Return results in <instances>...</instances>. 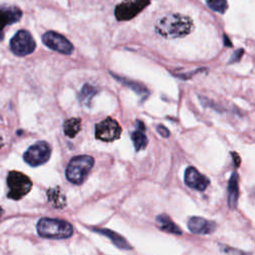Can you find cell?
Returning <instances> with one entry per match:
<instances>
[{"instance_id": "15", "label": "cell", "mask_w": 255, "mask_h": 255, "mask_svg": "<svg viewBox=\"0 0 255 255\" xmlns=\"http://www.w3.org/2000/svg\"><path fill=\"white\" fill-rule=\"evenodd\" d=\"M94 232L100 233L104 236H107L108 238L111 239V241L119 248L121 249H125V250H130L133 247L130 245V243L128 242L123 236H121L120 234L110 230V229H105V228H93Z\"/></svg>"}, {"instance_id": "5", "label": "cell", "mask_w": 255, "mask_h": 255, "mask_svg": "<svg viewBox=\"0 0 255 255\" xmlns=\"http://www.w3.org/2000/svg\"><path fill=\"white\" fill-rule=\"evenodd\" d=\"M151 3V0H124L115 8V16L119 21H129L140 14Z\"/></svg>"}, {"instance_id": "10", "label": "cell", "mask_w": 255, "mask_h": 255, "mask_svg": "<svg viewBox=\"0 0 255 255\" xmlns=\"http://www.w3.org/2000/svg\"><path fill=\"white\" fill-rule=\"evenodd\" d=\"M184 182L190 188L204 191L210 185L211 180L208 176L202 174L196 168L188 167L184 172Z\"/></svg>"}, {"instance_id": "18", "label": "cell", "mask_w": 255, "mask_h": 255, "mask_svg": "<svg viewBox=\"0 0 255 255\" xmlns=\"http://www.w3.org/2000/svg\"><path fill=\"white\" fill-rule=\"evenodd\" d=\"M47 197L49 203L55 208V209H63L66 206L65 197L61 194V190L59 187L56 188H50L47 191Z\"/></svg>"}, {"instance_id": "4", "label": "cell", "mask_w": 255, "mask_h": 255, "mask_svg": "<svg viewBox=\"0 0 255 255\" xmlns=\"http://www.w3.org/2000/svg\"><path fill=\"white\" fill-rule=\"evenodd\" d=\"M6 183L8 186L7 198L13 201H20L32 188V181L29 176L17 170L8 172Z\"/></svg>"}, {"instance_id": "9", "label": "cell", "mask_w": 255, "mask_h": 255, "mask_svg": "<svg viewBox=\"0 0 255 255\" xmlns=\"http://www.w3.org/2000/svg\"><path fill=\"white\" fill-rule=\"evenodd\" d=\"M42 41L49 49L64 55H70L74 51L73 44L65 37L55 31H48L42 36Z\"/></svg>"}, {"instance_id": "7", "label": "cell", "mask_w": 255, "mask_h": 255, "mask_svg": "<svg viewBox=\"0 0 255 255\" xmlns=\"http://www.w3.org/2000/svg\"><path fill=\"white\" fill-rule=\"evenodd\" d=\"M36 42L29 31L19 30L10 40V50L19 57L27 56L34 52Z\"/></svg>"}, {"instance_id": "2", "label": "cell", "mask_w": 255, "mask_h": 255, "mask_svg": "<svg viewBox=\"0 0 255 255\" xmlns=\"http://www.w3.org/2000/svg\"><path fill=\"white\" fill-rule=\"evenodd\" d=\"M37 232L41 237L67 239L73 235V226L66 220L43 217L37 223Z\"/></svg>"}, {"instance_id": "1", "label": "cell", "mask_w": 255, "mask_h": 255, "mask_svg": "<svg viewBox=\"0 0 255 255\" xmlns=\"http://www.w3.org/2000/svg\"><path fill=\"white\" fill-rule=\"evenodd\" d=\"M156 32L166 39L182 38L194 29V22L188 16L170 13L163 16L155 26Z\"/></svg>"}, {"instance_id": "17", "label": "cell", "mask_w": 255, "mask_h": 255, "mask_svg": "<svg viewBox=\"0 0 255 255\" xmlns=\"http://www.w3.org/2000/svg\"><path fill=\"white\" fill-rule=\"evenodd\" d=\"M64 134L68 138H75L76 135L81 131V119L71 118L65 121L63 125Z\"/></svg>"}, {"instance_id": "3", "label": "cell", "mask_w": 255, "mask_h": 255, "mask_svg": "<svg viewBox=\"0 0 255 255\" xmlns=\"http://www.w3.org/2000/svg\"><path fill=\"white\" fill-rule=\"evenodd\" d=\"M94 166V159L90 156H77L71 159L66 169L67 179L76 185L84 182Z\"/></svg>"}, {"instance_id": "11", "label": "cell", "mask_w": 255, "mask_h": 255, "mask_svg": "<svg viewBox=\"0 0 255 255\" xmlns=\"http://www.w3.org/2000/svg\"><path fill=\"white\" fill-rule=\"evenodd\" d=\"M22 17V11L15 6L0 7V42L4 38V28L18 22Z\"/></svg>"}, {"instance_id": "23", "label": "cell", "mask_w": 255, "mask_h": 255, "mask_svg": "<svg viewBox=\"0 0 255 255\" xmlns=\"http://www.w3.org/2000/svg\"><path fill=\"white\" fill-rule=\"evenodd\" d=\"M243 53H244V51H243L242 49H239V50H237V51H236V52L233 54V56L231 57V59H230L229 63H232V62H237V61H239Z\"/></svg>"}, {"instance_id": "14", "label": "cell", "mask_w": 255, "mask_h": 255, "mask_svg": "<svg viewBox=\"0 0 255 255\" xmlns=\"http://www.w3.org/2000/svg\"><path fill=\"white\" fill-rule=\"evenodd\" d=\"M137 128L138 129L134 132L131 133V139L134 143V147L136 149L137 152H140L144 149L147 148L148 146V139L145 135V131H146V128L143 122L139 121L137 123Z\"/></svg>"}, {"instance_id": "20", "label": "cell", "mask_w": 255, "mask_h": 255, "mask_svg": "<svg viewBox=\"0 0 255 255\" xmlns=\"http://www.w3.org/2000/svg\"><path fill=\"white\" fill-rule=\"evenodd\" d=\"M97 89L93 86H91L90 84H85L83 86V88L81 89L78 99L81 102L82 105L85 106H90L91 105V101L94 98V96L97 94Z\"/></svg>"}, {"instance_id": "6", "label": "cell", "mask_w": 255, "mask_h": 255, "mask_svg": "<svg viewBox=\"0 0 255 255\" xmlns=\"http://www.w3.org/2000/svg\"><path fill=\"white\" fill-rule=\"evenodd\" d=\"M51 147L47 142H37L24 153L23 160L24 162L33 167H39L46 164L51 157Z\"/></svg>"}, {"instance_id": "16", "label": "cell", "mask_w": 255, "mask_h": 255, "mask_svg": "<svg viewBox=\"0 0 255 255\" xmlns=\"http://www.w3.org/2000/svg\"><path fill=\"white\" fill-rule=\"evenodd\" d=\"M157 222L160 228L166 232L172 234H181L180 228L167 214H160L157 217Z\"/></svg>"}, {"instance_id": "8", "label": "cell", "mask_w": 255, "mask_h": 255, "mask_svg": "<svg viewBox=\"0 0 255 255\" xmlns=\"http://www.w3.org/2000/svg\"><path fill=\"white\" fill-rule=\"evenodd\" d=\"M122 134V129L119 123L111 117L106 118L98 123L95 127L96 139L103 142H113L118 140Z\"/></svg>"}, {"instance_id": "12", "label": "cell", "mask_w": 255, "mask_h": 255, "mask_svg": "<svg viewBox=\"0 0 255 255\" xmlns=\"http://www.w3.org/2000/svg\"><path fill=\"white\" fill-rule=\"evenodd\" d=\"M187 226L191 232L196 234H211L216 228L215 222L210 221L200 216H194L189 218Z\"/></svg>"}, {"instance_id": "13", "label": "cell", "mask_w": 255, "mask_h": 255, "mask_svg": "<svg viewBox=\"0 0 255 255\" xmlns=\"http://www.w3.org/2000/svg\"><path fill=\"white\" fill-rule=\"evenodd\" d=\"M239 196V187H238V174L236 172H232L227 187V202L228 206L231 210L236 209L237 201Z\"/></svg>"}, {"instance_id": "24", "label": "cell", "mask_w": 255, "mask_h": 255, "mask_svg": "<svg viewBox=\"0 0 255 255\" xmlns=\"http://www.w3.org/2000/svg\"><path fill=\"white\" fill-rule=\"evenodd\" d=\"M224 43H225L226 46H227V45H228V46H232L231 43H230V41H229V39H228V37H226L225 35H224Z\"/></svg>"}, {"instance_id": "19", "label": "cell", "mask_w": 255, "mask_h": 255, "mask_svg": "<svg viewBox=\"0 0 255 255\" xmlns=\"http://www.w3.org/2000/svg\"><path fill=\"white\" fill-rule=\"evenodd\" d=\"M112 75H113V77H114L115 79H117L119 82H121L122 84H124V85H126V86H128V87H130V89H133V90H134L137 94H139L140 96L145 97V98L148 97L149 91H148V89H147L144 85H142L141 83L135 82V81H133V80H129V79H127V78L119 77V76L114 75V74H112Z\"/></svg>"}, {"instance_id": "22", "label": "cell", "mask_w": 255, "mask_h": 255, "mask_svg": "<svg viewBox=\"0 0 255 255\" xmlns=\"http://www.w3.org/2000/svg\"><path fill=\"white\" fill-rule=\"evenodd\" d=\"M157 131H158V133H159L162 137H164V138H169V137H170V131L167 129L166 127H164V126H162V125H159V126H158Z\"/></svg>"}, {"instance_id": "21", "label": "cell", "mask_w": 255, "mask_h": 255, "mask_svg": "<svg viewBox=\"0 0 255 255\" xmlns=\"http://www.w3.org/2000/svg\"><path fill=\"white\" fill-rule=\"evenodd\" d=\"M208 6L218 13H224L228 8L227 0H207Z\"/></svg>"}, {"instance_id": "25", "label": "cell", "mask_w": 255, "mask_h": 255, "mask_svg": "<svg viewBox=\"0 0 255 255\" xmlns=\"http://www.w3.org/2000/svg\"><path fill=\"white\" fill-rule=\"evenodd\" d=\"M2 146H3V143H2V139H1V137H0V148H2Z\"/></svg>"}]
</instances>
